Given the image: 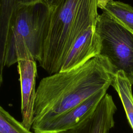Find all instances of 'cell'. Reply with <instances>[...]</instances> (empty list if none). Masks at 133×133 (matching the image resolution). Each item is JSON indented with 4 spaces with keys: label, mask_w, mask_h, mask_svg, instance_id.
<instances>
[{
    "label": "cell",
    "mask_w": 133,
    "mask_h": 133,
    "mask_svg": "<svg viewBox=\"0 0 133 133\" xmlns=\"http://www.w3.org/2000/svg\"><path fill=\"white\" fill-rule=\"evenodd\" d=\"M114 73L108 60L98 55L76 68L43 78L36 90L33 124L52 118L108 89Z\"/></svg>",
    "instance_id": "obj_1"
},
{
    "label": "cell",
    "mask_w": 133,
    "mask_h": 133,
    "mask_svg": "<svg viewBox=\"0 0 133 133\" xmlns=\"http://www.w3.org/2000/svg\"><path fill=\"white\" fill-rule=\"evenodd\" d=\"M109 0H61L51 8L49 30L37 61L49 75L59 72L76 39L95 25L98 9Z\"/></svg>",
    "instance_id": "obj_2"
},
{
    "label": "cell",
    "mask_w": 133,
    "mask_h": 133,
    "mask_svg": "<svg viewBox=\"0 0 133 133\" xmlns=\"http://www.w3.org/2000/svg\"><path fill=\"white\" fill-rule=\"evenodd\" d=\"M51 8L44 0L19 5L12 17L1 68L20 60L37 61L48 34Z\"/></svg>",
    "instance_id": "obj_3"
},
{
    "label": "cell",
    "mask_w": 133,
    "mask_h": 133,
    "mask_svg": "<svg viewBox=\"0 0 133 133\" xmlns=\"http://www.w3.org/2000/svg\"><path fill=\"white\" fill-rule=\"evenodd\" d=\"M95 30L99 55L108 60L115 73L124 72L133 85V32L104 11L98 16Z\"/></svg>",
    "instance_id": "obj_4"
},
{
    "label": "cell",
    "mask_w": 133,
    "mask_h": 133,
    "mask_svg": "<svg viewBox=\"0 0 133 133\" xmlns=\"http://www.w3.org/2000/svg\"><path fill=\"white\" fill-rule=\"evenodd\" d=\"M103 89L71 109L49 119L33 124L34 133H59L73 127L88 116L106 94Z\"/></svg>",
    "instance_id": "obj_5"
},
{
    "label": "cell",
    "mask_w": 133,
    "mask_h": 133,
    "mask_svg": "<svg viewBox=\"0 0 133 133\" xmlns=\"http://www.w3.org/2000/svg\"><path fill=\"white\" fill-rule=\"evenodd\" d=\"M116 110L112 96L107 92L88 116L72 128L59 133H108L114 126Z\"/></svg>",
    "instance_id": "obj_6"
},
{
    "label": "cell",
    "mask_w": 133,
    "mask_h": 133,
    "mask_svg": "<svg viewBox=\"0 0 133 133\" xmlns=\"http://www.w3.org/2000/svg\"><path fill=\"white\" fill-rule=\"evenodd\" d=\"M17 67L21 88V123L26 129L30 130L34 121L37 64L34 60H20L17 62Z\"/></svg>",
    "instance_id": "obj_7"
},
{
    "label": "cell",
    "mask_w": 133,
    "mask_h": 133,
    "mask_svg": "<svg viewBox=\"0 0 133 133\" xmlns=\"http://www.w3.org/2000/svg\"><path fill=\"white\" fill-rule=\"evenodd\" d=\"M99 52L100 44L95 25H91L76 39L65 58L60 71L80 66L99 55Z\"/></svg>",
    "instance_id": "obj_8"
},
{
    "label": "cell",
    "mask_w": 133,
    "mask_h": 133,
    "mask_svg": "<svg viewBox=\"0 0 133 133\" xmlns=\"http://www.w3.org/2000/svg\"><path fill=\"white\" fill-rule=\"evenodd\" d=\"M36 1L37 0H0V74H3L2 62L14 11L19 5Z\"/></svg>",
    "instance_id": "obj_9"
},
{
    "label": "cell",
    "mask_w": 133,
    "mask_h": 133,
    "mask_svg": "<svg viewBox=\"0 0 133 133\" xmlns=\"http://www.w3.org/2000/svg\"><path fill=\"white\" fill-rule=\"evenodd\" d=\"M111 86L119 97L129 124L133 130L132 85L124 72L118 71L114 74Z\"/></svg>",
    "instance_id": "obj_10"
},
{
    "label": "cell",
    "mask_w": 133,
    "mask_h": 133,
    "mask_svg": "<svg viewBox=\"0 0 133 133\" xmlns=\"http://www.w3.org/2000/svg\"><path fill=\"white\" fill-rule=\"evenodd\" d=\"M107 13L133 32V7L119 1L109 0L101 8Z\"/></svg>",
    "instance_id": "obj_11"
},
{
    "label": "cell",
    "mask_w": 133,
    "mask_h": 133,
    "mask_svg": "<svg viewBox=\"0 0 133 133\" xmlns=\"http://www.w3.org/2000/svg\"><path fill=\"white\" fill-rule=\"evenodd\" d=\"M0 133H34L0 105Z\"/></svg>",
    "instance_id": "obj_12"
},
{
    "label": "cell",
    "mask_w": 133,
    "mask_h": 133,
    "mask_svg": "<svg viewBox=\"0 0 133 133\" xmlns=\"http://www.w3.org/2000/svg\"><path fill=\"white\" fill-rule=\"evenodd\" d=\"M48 5V6L52 8L56 6L58 3L60 2L61 0H44Z\"/></svg>",
    "instance_id": "obj_13"
},
{
    "label": "cell",
    "mask_w": 133,
    "mask_h": 133,
    "mask_svg": "<svg viewBox=\"0 0 133 133\" xmlns=\"http://www.w3.org/2000/svg\"><path fill=\"white\" fill-rule=\"evenodd\" d=\"M2 82H3V77H2V76L0 75V87H1V84L2 83Z\"/></svg>",
    "instance_id": "obj_14"
},
{
    "label": "cell",
    "mask_w": 133,
    "mask_h": 133,
    "mask_svg": "<svg viewBox=\"0 0 133 133\" xmlns=\"http://www.w3.org/2000/svg\"><path fill=\"white\" fill-rule=\"evenodd\" d=\"M108 133H110V132H108Z\"/></svg>",
    "instance_id": "obj_15"
}]
</instances>
